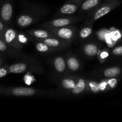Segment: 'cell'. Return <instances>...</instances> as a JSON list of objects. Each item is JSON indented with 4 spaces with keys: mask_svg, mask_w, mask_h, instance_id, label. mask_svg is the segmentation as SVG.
Returning <instances> with one entry per match:
<instances>
[{
    "mask_svg": "<svg viewBox=\"0 0 122 122\" xmlns=\"http://www.w3.org/2000/svg\"><path fill=\"white\" fill-rule=\"evenodd\" d=\"M13 14V7L9 2H5L0 10V17L4 22L9 21Z\"/></svg>",
    "mask_w": 122,
    "mask_h": 122,
    "instance_id": "6da1fadb",
    "label": "cell"
},
{
    "mask_svg": "<svg viewBox=\"0 0 122 122\" xmlns=\"http://www.w3.org/2000/svg\"><path fill=\"white\" fill-rule=\"evenodd\" d=\"M0 18H1V17H0ZM4 29V24L2 22V21L1 20V19H0V32H1L2 30H3Z\"/></svg>",
    "mask_w": 122,
    "mask_h": 122,
    "instance_id": "f1b7e54d",
    "label": "cell"
},
{
    "mask_svg": "<svg viewBox=\"0 0 122 122\" xmlns=\"http://www.w3.org/2000/svg\"><path fill=\"white\" fill-rule=\"evenodd\" d=\"M106 42H107V44L108 45V46L109 47H112L114 45V44H116V41L114 40L113 38L111 37V36H108V35H106Z\"/></svg>",
    "mask_w": 122,
    "mask_h": 122,
    "instance_id": "7402d4cb",
    "label": "cell"
},
{
    "mask_svg": "<svg viewBox=\"0 0 122 122\" xmlns=\"http://www.w3.org/2000/svg\"><path fill=\"white\" fill-rule=\"evenodd\" d=\"M11 92L15 96H31L34 94L35 91L32 88H15L12 90Z\"/></svg>",
    "mask_w": 122,
    "mask_h": 122,
    "instance_id": "7a4b0ae2",
    "label": "cell"
},
{
    "mask_svg": "<svg viewBox=\"0 0 122 122\" xmlns=\"http://www.w3.org/2000/svg\"><path fill=\"white\" fill-rule=\"evenodd\" d=\"M32 19L27 15H21L18 19V23L20 26H26L32 23Z\"/></svg>",
    "mask_w": 122,
    "mask_h": 122,
    "instance_id": "9c48e42d",
    "label": "cell"
},
{
    "mask_svg": "<svg viewBox=\"0 0 122 122\" xmlns=\"http://www.w3.org/2000/svg\"><path fill=\"white\" fill-rule=\"evenodd\" d=\"M85 86V84L84 81L83 79H80L78 83H77V85L75 86V87L73 89V92L74 94L81 93L84 89Z\"/></svg>",
    "mask_w": 122,
    "mask_h": 122,
    "instance_id": "7c38bea8",
    "label": "cell"
},
{
    "mask_svg": "<svg viewBox=\"0 0 122 122\" xmlns=\"http://www.w3.org/2000/svg\"><path fill=\"white\" fill-rule=\"evenodd\" d=\"M120 70L118 67H112L106 69L104 72V76L107 77H114L120 74Z\"/></svg>",
    "mask_w": 122,
    "mask_h": 122,
    "instance_id": "5b68a950",
    "label": "cell"
},
{
    "mask_svg": "<svg viewBox=\"0 0 122 122\" xmlns=\"http://www.w3.org/2000/svg\"><path fill=\"white\" fill-rule=\"evenodd\" d=\"M98 3V0H87L82 5V9L86 10L91 7H95Z\"/></svg>",
    "mask_w": 122,
    "mask_h": 122,
    "instance_id": "5bb4252c",
    "label": "cell"
},
{
    "mask_svg": "<svg viewBox=\"0 0 122 122\" xmlns=\"http://www.w3.org/2000/svg\"><path fill=\"white\" fill-rule=\"evenodd\" d=\"M91 29L89 28V27H86V28L83 29L81 30V33H80V36L83 38H86V37H88L91 33Z\"/></svg>",
    "mask_w": 122,
    "mask_h": 122,
    "instance_id": "ac0fdd59",
    "label": "cell"
},
{
    "mask_svg": "<svg viewBox=\"0 0 122 122\" xmlns=\"http://www.w3.org/2000/svg\"><path fill=\"white\" fill-rule=\"evenodd\" d=\"M76 9L77 7L75 5L67 4L61 8V12L64 14H72L76 11Z\"/></svg>",
    "mask_w": 122,
    "mask_h": 122,
    "instance_id": "8992f818",
    "label": "cell"
},
{
    "mask_svg": "<svg viewBox=\"0 0 122 122\" xmlns=\"http://www.w3.org/2000/svg\"><path fill=\"white\" fill-rule=\"evenodd\" d=\"M116 83L117 80L115 79H112L109 80V81H108V83H109L112 88H113L115 86V85L116 84Z\"/></svg>",
    "mask_w": 122,
    "mask_h": 122,
    "instance_id": "484cf974",
    "label": "cell"
},
{
    "mask_svg": "<svg viewBox=\"0 0 122 122\" xmlns=\"http://www.w3.org/2000/svg\"><path fill=\"white\" fill-rule=\"evenodd\" d=\"M89 86L91 88V90L92 91L94 92H98L100 91V87H99V85L97 83L94 82H92L89 83Z\"/></svg>",
    "mask_w": 122,
    "mask_h": 122,
    "instance_id": "44dd1931",
    "label": "cell"
},
{
    "mask_svg": "<svg viewBox=\"0 0 122 122\" xmlns=\"http://www.w3.org/2000/svg\"><path fill=\"white\" fill-rule=\"evenodd\" d=\"M44 42L48 46H57L59 44V42L57 39H46Z\"/></svg>",
    "mask_w": 122,
    "mask_h": 122,
    "instance_id": "e0dca14e",
    "label": "cell"
},
{
    "mask_svg": "<svg viewBox=\"0 0 122 122\" xmlns=\"http://www.w3.org/2000/svg\"><path fill=\"white\" fill-rule=\"evenodd\" d=\"M35 36L41 38H45L48 36V33L45 30H36L34 32Z\"/></svg>",
    "mask_w": 122,
    "mask_h": 122,
    "instance_id": "d6986e66",
    "label": "cell"
},
{
    "mask_svg": "<svg viewBox=\"0 0 122 122\" xmlns=\"http://www.w3.org/2000/svg\"><path fill=\"white\" fill-rule=\"evenodd\" d=\"M70 21L67 19H60L54 20L52 24L56 27H60V26H64L69 25Z\"/></svg>",
    "mask_w": 122,
    "mask_h": 122,
    "instance_id": "9a60e30c",
    "label": "cell"
},
{
    "mask_svg": "<svg viewBox=\"0 0 122 122\" xmlns=\"http://www.w3.org/2000/svg\"><path fill=\"white\" fill-rule=\"evenodd\" d=\"M110 11V8L109 7H102L101 8H100L98 11L96 13L95 15V20H97V19H100L101 17H102L103 15H104L105 14H107L108 13H109Z\"/></svg>",
    "mask_w": 122,
    "mask_h": 122,
    "instance_id": "8fae6325",
    "label": "cell"
},
{
    "mask_svg": "<svg viewBox=\"0 0 122 122\" xmlns=\"http://www.w3.org/2000/svg\"><path fill=\"white\" fill-rule=\"evenodd\" d=\"M8 73V70L3 67H0V78L5 76Z\"/></svg>",
    "mask_w": 122,
    "mask_h": 122,
    "instance_id": "cb8c5ba5",
    "label": "cell"
},
{
    "mask_svg": "<svg viewBox=\"0 0 122 122\" xmlns=\"http://www.w3.org/2000/svg\"><path fill=\"white\" fill-rule=\"evenodd\" d=\"M58 35L63 39H70L72 36V31L67 28H62L58 31Z\"/></svg>",
    "mask_w": 122,
    "mask_h": 122,
    "instance_id": "ba28073f",
    "label": "cell"
},
{
    "mask_svg": "<svg viewBox=\"0 0 122 122\" xmlns=\"http://www.w3.org/2000/svg\"><path fill=\"white\" fill-rule=\"evenodd\" d=\"M108 56V53H107V52H102V53H101V58H106V57H107Z\"/></svg>",
    "mask_w": 122,
    "mask_h": 122,
    "instance_id": "83f0119b",
    "label": "cell"
},
{
    "mask_svg": "<svg viewBox=\"0 0 122 122\" xmlns=\"http://www.w3.org/2000/svg\"><path fill=\"white\" fill-rule=\"evenodd\" d=\"M113 54L116 56H122V46H118L114 49L113 51Z\"/></svg>",
    "mask_w": 122,
    "mask_h": 122,
    "instance_id": "603a6c76",
    "label": "cell"
},
{
    "mask_svg": "<svg viewBox=\"0 0 122 122\" xmlns=\"http://www.w3.org/2000/svg\"><path fill=\"white\" fill-rule=\"evenodd\" d=\"M54 66L56 70L59 72H62L65 69V63L64 60L61 57H58L55 60Z\"/></svg>",
    "mask_w": 122,
    "mask_h": 122,
    "instance_id": "52a82bcc",
    "label": "cell"
},
{
    "mask_svg": "<svg viewBox=\"0 0 122 122\" xmlns=\"http://www.w3.org/2000/svg\"><path fill=\"white\" fill-rule=\"evenodd\" d=\"M1 63H2V61H1V59L0 58V66H1Z\"/></svg>",
    "mask_w": 122,
    "mask_h": 122,
    "instance_id": "f546056e",
    "label": "cell"
},
{
    "mask_svg": "<svg viewBox=\"0 0 122 122\" xmlns=\"http://www.w3.org/2000/svg\"><path fill=\"white\" fill-rule=\"evenodd\" d=\"M36 48L40 52H45L48 50V45L46 44H43V43H39L37 44Z\"/></svg>",
    "mask_w": 122,
    "mask_h": 122,
    "instance_id": "ffe728a7",
    "label": "cell"
},
{
    "mask_svg": "<svg viewBox=\"0 0 122 122\" xmlns=\"http://www.w3.org/2000/svg\"><path fill=\"white\" fill-rule=\"evenodd\" d=\"M85 52L88 56H94L97 52V48L95 45L88 44L85 47Z\"/></svg>",
    "mask_w": 122,
    "mask_h": 122,
    "instance_id": "30bf717a",
    "label": "cell"
},
{
    "mask_svg": "<svg viewBox=\"0 0 122 122\" xmlns=\"http://www.w3.org/2000/svg\"><path fill=\"white\" fill-rule=\"evenodd\" d=\"M26 69V64L23 63H17L13 64L9 67V71L13 73H21L25 71Z\"/></svg>",
    "mask_w": 122,
    "mask_h": 122,
    "instance_id": "277c9868",
    "label": "cell"
},
{
    "mask_svg": "<svg viewBox=\"0 0 122 122\" xmlns=\"http://www.w3.org/2000/svg\"><path fill=\"white\" fill-rule=\"evenodd\" d=\"M106 85H107V83H106V82H102L101 84L99 85V87H100V89H101V90H104V89H105V88H106Z\"/></svg>",
    "mask_w": 122,
    "mask_h": 122,
    "instance_id": "4316f807",
    "label": "cell"
},
{
    "mask_svg": "<svg viewBox=\"0 0 122 122\" xmlns=\"http://www.w3.org/2000/svg\"><path fill=\"white\" fill-rule=\"evenodd\" d=\"M68 66L71 70H76L79 67V64L77 60L75 58H71L69 59L67 61Z\"/></svg>",
    "mask_w": 122,
    "mask_h": 122,
    "instance_id": "4fadbf2b",
    "label": "cell"
},
{
    "mask_svg": "<svg viewBox=\"0 0 122 122\" xmlns=\"http://www.w3.org/2000/svg\"><path fill=\"white\" fill-rule=\"evenodd\" d=\"M111 37L113 38L114 40H117L120 37V35L117 31H116V32H113V33H112V35H111Z\"/></svg>",
    "mask_w": 122,
    "mask_h": 122,
    "instance_id": "d4e9b609",
    "label": "cell"
},
{
    "mask_svg": "<svg viewBox=\"0 0 122 122\" xmlns=\"http://www.w3.org/2000/svg\"><path fill=\"white\" fill-rule=\"evenodd\" d=\"M63 85L64 88L68 89H73L75 87V83L73 81L70 79H65L63 81Z\"/></svg>",
    "mask_w": 122,
    "mask_h": 122,
    "instance_id": "2e32d148",
    "label": "cell"
},
{
    "mask_svg": "<svg viewBox=\"0 0 122 122\" xmlns=\"http://www.w3.org/2000/svg\"><path fill=\"white\" fill-rule=\"evenodd\" d=\"M4 32L3 39L2 40L6 44H11L13 42V41L15 38V32L12 29H8L7 30H4V29L2 30Z\"/></svg>",
    "mask_w": 122,
    "mask_h": 122,
    "instance_id": "3957f363",
    "label": "cell"
}]
</instances>
